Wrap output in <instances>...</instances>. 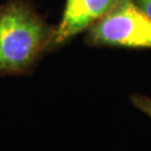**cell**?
Here are the masks:
<instances>
[{"instance_id":"obj_2","label":"cell","mask_w":151,"mask_h":151,"mask_svg":"<svg viewBox=\"0 0 151 151\" xmlns=\"http://www.w3.org/2000/svg\"><path fill=\"white\" fill-rule=\"evenodd\" d=\"M84 34V43L90 47L151 48V19L133 0H119L106 16Z\"/></svg>"},{"instance_id":"obj_3","label":"cell","mask_w":151,"mask_h":151,"mask_svg":"<svg viewBox=\"0 0 151 151\" xmlns=\"http://www.w3.org/2000/svg\"><path fill=\"white\" fill-rule=\"evenodd\" d=\"M119 0H65L60 22L55 29L50 52L64 47L106 16Z\"/></svg>"},{"instance_id":"obj_1","label":"cell","mask_w":151,"mask_h":151,"mask_svg":"<svg viewBox=\"0 0 151 151\" xmlns=\"http://www.w3.org/2000/svg\"><path fill=\"white\" fill-rule=\"evenodd\" d=\"M55 29L32 0L0 4V77L32 74L44 55L50 53Z\"/></svg>"},{"instance_id":"obj_4","label":"cell","mask_w":151,"mask_h":151,"mask_svg":"<svg viewBox=\"0 0 151 151\" xmlns=\"http://www.w3.org/2000/svg\"><path fill=\"white\" fill-rule=\"evenodd\" d=\"M130 101L139 111L145 113L151 120V97L142 94H132L130 96Z\"/></svg>"},{"instance_id":"obj_5","label":"cell","mask_w":151,"mask_h":151,"mask_svg":"<svg viewBox=\"0 0 151 151\" xmlns=\"http://www.w3.org/2000/svg\"><path fill=\"white\" fill-rule=\"evenodd\" d=\"M133 2L151 19V0H133Z\"/></svg>"}]
</instances>
